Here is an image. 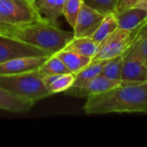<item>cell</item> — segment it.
Instances as JSON below:
<instances>
[{"label": "cell", "instance_id": "obj_20", "mask_svg": "<svg viewBox=\"0 0 147 147\" xmlns=\"http://www.w3.org/2000/svg\"><path fill=\"white\" fill-rule=\"evenodd\" d=\"M136 59L143 62L147 60V34L140 37L124 54V59Z\"/></svg>", "mask_w": 147, "mask_h": 147}, {"label": "cell", "instance_id": "obj_27", "mask_svg": "<svg viewBox=\"0 0 147 147\" xmlns=\"http://www.w3.org/2000/svg\"><path fill=\"white\" fill-rule=\"evenodd\" d=\"M29 5H31L32 7H34V8H35L36 9V7H35V2H36V0H25Z\"/></svg>", "mask_w": 147, "mask_h": 147}, {"label": "cell", "instance_id": "obj_25", "mask_svg": "<svg viewBox=\"0 0 147 147\" xmlns=\"http://www.w3.org/2000/svg\"><path fill=\"white\" fill-rule=\"evenodd\" d=\"M139 2V0H119L117 10L131 8L136 5V3Z\"/></svg>", "mask_w": 147, "mask_h": 147}, {"label": "cell", "instance_id": "obj_17", "mask_svg": "<svg viewBox=\"0 0 147 147\" xmlns=\"http://www.w3.org/2000/svg\"><path fill=\"white\" fill-rule=\"evenodd\" d=\"M37 72L40 77L44 78L51 75L70 73L71 71L61 61V59L53 54L50 56L48 59L37 70Z\"/></svg>", "mask_w": 147, "mask_h": 147}, {"label": "cell", "instance_id": "obj_21", "mask_svg": "<svg viewBox=\"0 0 147 147\" xmlns=\"http://www.w3.org/2000/svg\"><path fill=\"white\" fill-rule=\"evenodd\" d=\"M83 3L84 0H66L65 3L63 16L72 28L75 27L76 21Z\"/></svg>", "mask_w": 147, "mask_h": 147}, {"label": "cell", "instance_id": "obj_18", "mask_svg": "<svg viewBox=\"0 0 147 147\" xmlns=\"http://www.w3.org/2000/svg\"><path fill=\"white\" fill-rule=\"evenodd\" d=\"M118 28V23L115 14H108L101 22L96 31L93 34L91 38L100 45L109 34Z\"/></svg>", "mask_w": 147, "mask_h": 147}, {"label": "cell", "instance_id": "obj_11", "mask_svg": "<svg viewBox=\"0 0 147 147\" xmlns=\"http://www.w3.org/2000/svg\"><path fill=\"white\" fill-rule=\"evenodd\" d=\"M121 79L123 82H147V65L146 62L136 59H124Z\"/></svg>", "mask_w": 147, "mask_h": 147}, {"label": "cell", "instance_id": "obj_10", "mask_svg": "<svg viewBox=\"0 0 147 147\" xmlns=\"http://www.w3.org/2000/svg\"><path fill=\"white\" fill-rule=\"evenodd\" d=\"M114 14L118 28L129 31L137 28L147 20V10L136 6L116 10Z\"/></svg>", "mask_w": 147, "mask_h": 147}, {"label": "cell", "instance_id": "obj_28", "mask_svg": "<svg viewBox=\"0 0 147 147\" xmlns=\"http://www.w3.org/2000/svg\"><path fill=\"white\" fill-rule=\"evenodd\" d=\"M146 65H147V60H146Z\"/></svg>", "mask_w": 147, "mask_h": 147}, {"label": "cell", "instance_id": "obj_1", "mask_svg": "<svg viewBox=\"0 0 147 147\" xmlns=\"http://www.w3.org/2000/svg\"><path fill=\"white\" fill-rule=\"evenodd\" d=\"M86 114L145 113L147 114V82H123L106 92L87 97Z\"/></svg>", "mask_w": 147, "mask_h": 147}, {"label": "cell", "instance_id": "obj_9", "mask_svg": "<svg viewBox=\"0 0 147 147\" xmlns=\"http://www.w3.org/2000/svg\"><path fill=\"white\" fill-rule=\"evenodd\" d=\"M121 83L122 81L113 80L100 74L80 87L71 86L65 91V94L78 97H89L106 92L113 88L117 87Z\"/></svg>", "mask_w": 147, "mask_h": 147}, {"label": "cell", "instance_id": "obj_19", "mask_svg": "<svg viewBox=\"0 0 147 147\" xmlns=\"http://www.w3.org/2000/svg\"><path fill=\"white\" fill-rule=\"evenodd\" d=\"M124 56L118 55L106 60L101 75L117 81H121V71L123 68Z\"/></svg>", "mask_w": 147, "mask_h": 147}, {"label": "cell", "instance_id": "obj_5", "mask_svg": "<svg viewBox=\"0 0 147 147\" xmlns=\"http://www.w3.org/2000/svg\"><path fill=\"white\" fill-rule=\"evenodd\" d=\"M0 16L18 27L43 19L38 10L25 0H0Z\"/></svg>", "mask_w": 147, "mask_h": 147}, {"label": "cell", "instance_id": "obj_8", "mask_svg": "<svg viewBox=\"0 0 147 147\" xmlns=\"http://www.w3.org/2000/svg\"><path fill=\"white\" fill-rule=\"evenodd\" d=\"M50 56H26L9 59L0 64V76L35 71Z\"/></svg>", "mask_w": 147, "mask_h": 147}, {"label": "cell", "instance_id": "obj_13", "mask_svg": "<svg viewBox=\"0 0 147 147\" xmlns=\"http://www.w3.org/2000/svg\"><path fill=\"white\" fill-rule=\"evenodd\" d=\"M66 0H36L35 7L46 20L58 23V18L63 15V9Z\"/></svg>", "mask_w": 147, "mask_h": 147}, {"label": "cell", "instance_id": "obj_3", "mask_svg": "<svg viewBox=\"0 0 147 147\" xmlns=\"http://www.w3.org/2000/svg\"><path fill=\"white\" fill-rule=\"evenodd\" d=\"M0 87L34 103L53 95L37 71L14 75H2L0 76Z\"/></svg>", "mask_w": 147, "mask_h": 147}, {"label": "cell", "instance_id": "obj_23", "mask_svg": "<svg viewBox=\"0 0 147 147\" xmlns=\"http://www.w3.org/2000/svg\"><path fill=\"white\" fill-rule=\"evenodd\" d=\"M74 79L75 75L71 72L59 74L58 75L57 78L53 81V83L48 87V89L52 92V94L65 92L73 85Z\"/></svg>", "mask_w": 147, "mask_h": 147}, {"label": "cell", "instance_id": "obj_22", "mask_svg": "<svg viewBox=\"0 0 147 147\" xmlns=\"http://www.w3.org/2000/svg\"><path fill=\"white\" fill-rule=\"evenodd\" d=\"M84 3L103 14H114L117 10L119 0H84Z\"/></svg>", "mask_w": 147, "mask_h": 147}, {"label": "cell", "instance_id": "obj_14", "mask_svg": "<svg viewBox=\"0 0 147 147\" xmlns=\"http://www.w3.org/2000/svg\"><path fill=\"white\" fill-rule=\"evenodd\" d=\"M55 55L61 59L68 70L73 74H76L91 63V58L83 56L70 50L63 49L55 53Z\"/></svg>", "mask_w": 147, "mask_h": 147}, {"label": "cell", "instance_id": "obj_7", "mask_svg": "<svg viewBox=\"0 0 147 147\" xmlns=\"http://www.w3.org/2000/svg\"><path fill=\"white\" fill-rule=\"evenodd\" d=\"M105 16L83 3L73 28L74 37H91Z\"/></svg>", "mask_w": 147, "mask_h": 147}, {"label": "cell", "instance_id": "obj_6", "mask_svg": "<svg viewBox=\"0 0 147 147\" xmlns=\"http://www.w3.org/2000/svg\"><path fill=\"white\" fill-rule=\"evenodd\" d=\"M47 52L22 40L0 35V64L26 56H51Z\"/></svg>", "mask_w": 147, "mask_h": 147}, {"label": "cell", "instance_id": "obj_26", "mask_svg": "<svg viewBox=\"0 0 147 147\" xmlns=\"http://www.w3.org/2000/svg\"><path fill=\"white\" fill-rule=\"evenodd\" d=\"M136 7H140L147 10V0H139V2L135 5Z\"/></svg>", "mask_w": 147, "mask_h": 147}, {"label": "cell", "instance_id": "obj_4", "mask_svg": "<svg viewBox=\"0 0 147 147\" xmlns=\"http://www.w3.org/2000/svg\"><path fill=\"white\" fill-rule=\"evenodd\" d=\"M145 22L132 31L125 30L120 28L115 29L99 45L98 51L92 58L91 62L108 60L118 55L124 56V54L134 43V40Z\"/></svg>", "mask_w": 147, "mask_h": 147}, {"label": "cell", "instance_id": "obj_2", "mask_svg": "<svg viewBox=\"0 0 147 147\" xmlns=\"http://www.w3.org/2000/svg\"><path fill=\"white\" fill-rule=\"evenodd\" d=\"M73 37V33L61 29L58 23L51 22L45 18L20 27L17 34V40L40 48L52 55L65 49Z\"/></svg>", "mask_w": 147, "mask_h": 147}, {"label": "cell", "instance_id": "obj_16", "mask_svg": "<svg viewBox=\"0 0 147 147\" xmlns=\"http://www.w3.org/2000/svg\"><path fill=\"white\" fill-rule=\"evenodd\" d=\"M106 60L102 61H96V62H91L90 65H88L86 67L77 72L75 75V79L73 83V87H80L91 79L95 78L96 76L100 75L102 72V70L103 68V65H105Z\"/></svg>", "mask_w": 147, "mask_h": 147}, {"label": "cell", "instance_id": "obj_12", "mask_svg": "<svg viewBox=\"0 0 147 147\" xmlns=\"http://www.w3.org/2000/svg\"><path fill=\"white\" fill-rule=\"evenodd\" d=\"M34 102L19 97L0 87V109L12 113H27Z\"/></svg>", "mask_w": 147, "mask_h": 147}, {"label": "cell", "instance_id": "obj_15", "mask_svg": "<svg viewBox=\"0 0 147 147\" xmlns=\"http://www.w3.org/2000/svg\"><path fill=\"white\" fill-rule=\"evenodd\" d=\"M99 45L91 37H73L65 49L91 58L92 59L96 54Z\"/></svg>", "mask_w": 147, "mask_h": 147}, {"label": "cell", "instance_id": "obj_24", "mask_svg": "<svg viewBox=\"0 0 147 147\" xmlns=\"http://www.w3.org/2000/svg\"><path fill=\"white\" fill-rule=\"evenodd\" d=\"M19 29L20 27L14 25L13 23L8 22L7 20L0 16V35H4L17 40Z\"/></svg>", "mask_w": 147, "mask_h": 147}]
</instances>
